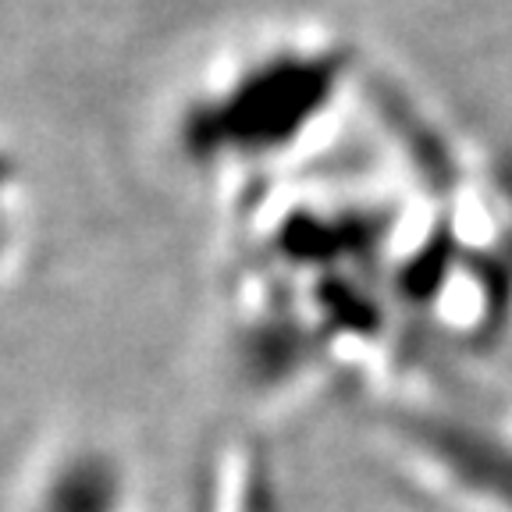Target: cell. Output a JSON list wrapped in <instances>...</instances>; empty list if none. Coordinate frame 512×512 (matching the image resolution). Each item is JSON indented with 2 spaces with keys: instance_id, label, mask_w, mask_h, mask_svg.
I'll use <instances>...</instances> for the list:
<instances>
[{
  "instance_id": "obj_1",
  "label": "cell",
  "mask_w": 512,
  "mask_h": 512,
  "mask_svg": "<svg viewBox=\"0 0 512 512\" xmlns=\"http://www.w3.org/2000/svg\"><path fill=\"white\" fill-rule=\"evenodd\" d=\"M22 217H25L22 178H18V168L8 160V153L0 150V264L15 249L18 235H22Z\"/></svg>"
}]
</instances>
